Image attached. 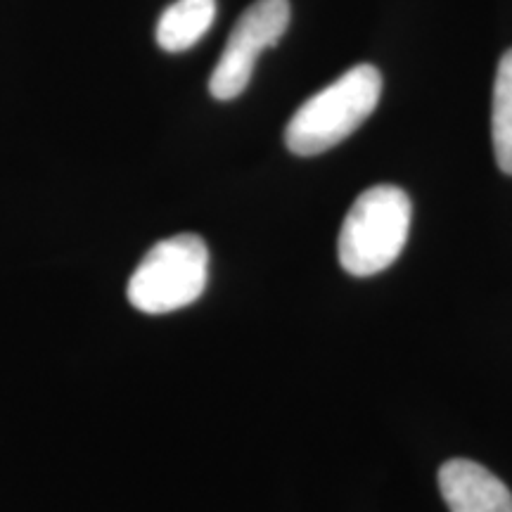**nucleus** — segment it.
<instances>
[{"instance_id":"423d86ee","label":"nucleus","mask_w":512,"mask_h":512,"mask_svg":"<svg viewBox=\"0 0 512 512\" xmlns=\"http://www.w3.org/2000/svg\"><path fill=\"white\" fill-rule=\"evenodd\" d=\"M216 17V0H176L162 12L157 43L166 53H185L207 34Z\"/></svg>"},{"instance_id":"f257e3e1","label":"nucleus","mask_w":512,"mask_h":512,"mask_svg":"<svg viewBox=\"0 0 512 512\" xmlns=\"http://www.w3.org/2000/svg\"><path fill=\"white\" fill-rule=\"evenodd\" d=\"M380 95V69L373 64H356L294 112L285 128V145L299 157L328 152L375 112Z\"/></svg>"},{"instance_id":"f03ea898","label":"nucleus","mask_w":512,"mask_h":512,"mask_svg":"<svg viewBox=\"0 0 512 512\" xmlns=\"http://www.w3.org/2000/svg\"><path fill=\"white\" fill-rule=\"evenodd\" d=\"M411 214V200L396 185L363 190L339 233L337 254L344 271L358 278L387 271L406 247Z\"/></svg>"},{"instance_id":"7ed1b4c3","label":"nucleus","mask_w":512,"mask_h":512,"mask_svg":"<svg viewBox=\"0 0 512 512\" xmlns=\"http://www.w3.org/2000/svg\"><path fill=\"white\" fill-rule=\"evenodd\" d=\"M209 249L200 235L181 233L157 242L128 280V302L143 313H171L202 297Z\"/></svg>"},{"instance_id":"20e7f679","label":"nucleus","mask_w":512,"mask_h":512,"mask_svg":"<svg viewBox=\"0 0 512 512\" xmlns=\"http://www.w3.org/2000/svg\"><path fill=\"white\" fill-rule=\"evenodd\" d=\"M290 27V0H256L242 12L230 31L219 64L209 79L216 100H235L252 81L256 60L264 50L278 46Z\"/></svg>"},{"instance_id":"0eeeda50","label":"nucleus","mask_w":512,"mask_h":512,"mask_svg":"<svg viewBox=\"0 0 512 512\" xmlns=\"http://www.w3.org/2000/svg\"><path fill=\"white\" fill-rule=\"evenodd\" d=\"M491 138H494L498 166L512 176V48L498 62L494 107H491Z\"/></svg>"},{"instance_id":"39448f33","label":"nucleus","mask_w":512,"mask_h":512,"mask_svg":"<svg viewBox=\"0 0 512 512\" xmlns=\"http://www.w3.org/2000/svg\"><path fill=\"white\" fill-rule=\"evenodd\" d=\"M439 491L451 512H512V494L494 472L467 458L441 465Z\"/></svg>"}]
</instances>
